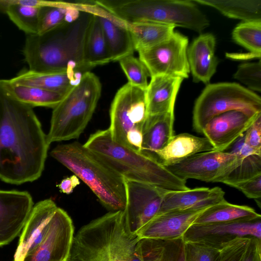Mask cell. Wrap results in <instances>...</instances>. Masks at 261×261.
Masks as SVG:
<instances>
[{"label":"cell","mask_w":261,"mask_h":261,"mask_svg":"<svg viewBox=\"0 0 261 261\" xmlns=\"http://www.w3.org/2000/svg\"><path fill=\"white\" fill-rule=\"evenodd\" d=\"M182 237L172 239H140L137 250L142 261H185Z\"/></svg>","instance_id":"obj_26"},{"label":"cell","mask_w":261,"mask_h":261,"mask_svg":"<svg viewBox=\"0 0 261 261\" xmlns=\"http://www.w3.org/2000/svg\"><path fill=\"white\" fill-rule=\"evenodd\" d=\"M126 205L124 215L129 231L135 233L158 213L166 190L125 179Z\"/></svg>","instance_id":"obj_14"},{"label":"cell","mask_w":261,"mask_h":261,"mask_svg":"<svg viewBox=\"0 0 261 261\" xmlns=\"http://www.w3.org/2000/svg\"><path fill=\"white\" fill-rule=\"evenodd\" d=\"M188 38L174 32L165 41L138 51L150 76L166 75L187 79L190 72L187 58Z\"/></svg>","instance_id":"obj_10"},{"label":"cell","mask_w":261,"mask_h":261,"mask_svg":"<svg viewBox=\"0 0 261 261\" xmlns=\"http://www.w3.org/2000/svg\"><path fill=\"white\" fill-rule=\"evenodd\" d=\"M145 90L127 82L116 93L110 110L109 129L112 139L138 152L149 115Z\"/></svg>","instance_id":"obj_8"},{"label":"cell","mask_w":261,"mask_h":261,"mask_svg":"<svg viewBox=\"0 0 261 261\" xmlns=\"http://www.w3.org/2000/svg\"><path fill=\"white\" fill-rule=\"evenodd\" d=\"M184 241L185 261H220L221 250L198 242Z\"/></svg>","instance_id":"obj_38"},{"label":"cell","mask_w":261,"mask_h":261,"mask_svg":"<svg viewBox=\"0 0 261 261\" xmlns=\"http://www.w3.org/2000/svg\"><path fill=\"white\" fill-rule=\"evenodd\" d=\"M213 7L224 16L243 22L261 21V0H193Z\"/></svg>","instance_id":"obj_30"},{"label":"cell","mask_w":261,"mask_h":261,"mask_svg":"<svg viewBox=\"0 0 261 261\" xmlns=\"http://www.w3.org/2000/svg\"><path fill=\"white\" fill-rule=\"evenodd\" d=\"M79 178L75 175L63 179L58 185L60 191L66 194H71L74 189L80 184Z\"/></svg>","instance_id":"obj_44"},{"label":"cell","mask_w":261,"mask_h":261,"mask_svg":"<svg viewBox=\"0 0 261 261\" xmlns=\"http://www.w3.org/2000/svg\"><path fill=\"white\" fill-rule=\"evenodd\" d=\"M40 8L17 4L14 0H0V12L6 14L27 35L38 33Z\"/></svg>","instance_id":"obj_33"},{"label":"cell","mask_w":261,"mask_h":261,"mask_svg":"<svg viewBox=\"0 0 261 261\" xmlns=\"http://www.w3.org/2000/svg\"><path fill=\"white\" fill-rule=\"evenodd\" d=\"M118 61L128 79V82L146 90L148 85L147 79L150 75L146 67L139 58L130 55Z\"/></svg>","instance_id":"obj_36"},{"label":"cell","mask_w":261,"mask_h":261,"mask_svg":"<svg viewBox=\"0 0 261 261\" xmlns=\"http://www.w3.org/2000/svg\"><path fill=\"white\" fill-rule=\"evenodd\" d=\"M57 208L51 199L40 201L33 206L22 230L14 261H22L25 254L42 241Z\"/></svg>","instance_id":"obj_18"},{"label":"cell","mask_w":261,"mask_h":261,"mask_svg":"<svg viewBox=\"0 0 261 261\" xmlns=\"http://www.w3.org/2000/svg\"><path fill=\"white\" fill-rule=\"evenodd\" d=\"M220 187H200L185 190H166L158 214L172 211L206 208L225 200Z\"/></svg>","instance_id":"obj_19"},{"label":"cell","mask_w":261,"mask_h":261,"mask_svg":"<svg viewBox=\"0 0 261 261\" xmlns=\"http://www.w3.org/2000/svg\"><path fill=\"white\" fill-rule=\"evenodd\" d=\"M260 113L254 115L239 110L223 113L210 120L201 134L208 140L215 150L224 151L244 134Z\"/></svg>","instance_id":"obj_16"},{"label":"cell","mask_w":261,"mask_h":261,"mask_svg":"<svg viewBox=\"0 0 261 261\" xmlns=\"http://www.w3.org/2000/svg\"><path fill=\"white\" fill-rule=\"evenodd\" d=\"M239 110L251 115L261 112V98L236 83L208 84L196 99L193 111V127L202 134L205 124L223 113Z\"/></svg>","instance_id":"obj_9"},{"label":"cell","mask_w":261,"mask_h":261,"mask_svg":"<svg viewBox=\"0 0 261 261\" xmlns=\"http://www.w3.org/2000/svg\"><path fill=\"white\" fill-rule=\"evenodd\" d=\"M242 237L261 239V217L204 224H192L182 236L185 241L200 243L221 250L231 241Z\"/></svg>","instance_id":"obj_11"},{"label":"cell","mask_w":261,"mask_h":261,"mask_svg":"<svg viewBox=\"0 0 261 261\" xmlns=\"http://www.w3.org/2000/svg\"><path fill=\"white\" fill-rule=\"evenodd\" d=\"M250 238H238L227 244L221 250L220 261H241Z\"/></svg>","instance_id":"obj_39"},{"label":"cell","mask_w":261,"mask_h":261,"mask_svg":"<svg viewBox=\"0 0 261 261\" xmlns=\"http://www.w3.org/2000/svg\"><path fill=\"white\" fill-rule=\"evenodd\" d=\"M231 187L237 189L248 198L253 199L260 207L261 174L233 184Z\"/></svg>","instance_id":"obj_40"},{"label":"cell","mask_w":261,"mask_h":261,"mask_svg":"<svg viewBox=\"0 0 261 261\" xmlns=\"http://www.w3.org/2000/svg\"><path fill=\"white\" fill-rule=\"evenodd\" d=\"M224 152L232 153L241 159L254 154L261 155V152L252 149L245 142L244 135Z\"/></svg>","instance_id":"obj_42"},{"label":"cell","mask_w":261,"mask_h":261,"mask_svg":"<svg viewBox=\"0 0 261 261\" xmlns=\"http://www.w3.org/2000/svg\"><path fill=\"white\" fill-rule=\"evenodd\" d=\"M88 10L99 18L111 61H118L133 55L135 50L126 23L99 8L94 1L89 5Z\"/></svg>","instance_id":"obj_20"},{"label":"cell","mask_w":261,"mask_h":261,"mask_svg":"<svg viewBox=\"0 0 261 261\" xmlns=\"http://www.w3.org/2000/svg\"><path fill=\"white\" fill-rule=\"evenodd\" d=\"M93 13L84 45V63L87 70L112 61L99 18Z\"/></svg>","instance_id":"obj_31"},{"label":"cell","mask_w":261,"mask_h":261,"mask_svg":"<svg viewBox=\"0 0 261 261\" xmlns=\"http://www.w3.org/2000/svg\"><path fill=\"white\" fill-rule=\"evenodd\" d=\"M245 142L251 148L261 152V113L244 134Z\"/></svg>","instance_id":"obj_41"},{"label":"cell","mask_w":261,"mask_h":261,"mask_svg":"<svg viewBox=\"0 0 261 261\" xmlns=\"http://www.w3.org/2000/svg\"><path fill=\"white\" fill-rule=\"evenodd\" d=\"M93 16L84 9L75 20L42 34L27 35L22 54L29 70L39 72H85L84 51Z\"/></svg>","instance_id":"obj_2"},{"label":"cell","mask_w":261,"mask_h":261,"mask_svg":"<svg viewBox=\"0 0 261 261\" xmlns=\"http://www.w3.org/2000/svg\"><path fill=\"white\" fill-rule=\"evenodd\" d=\"M214 149L205 137H199L188 133H181L174 135L166 146L155 151L152 158L166 167L196 153Z\"/></svg>","instance_id":"obj_22"},{"label":"cell","mask_w":261,"mask_h":261,"mask_svg":"<svg viewBox=\"0 0 261 261\" xmlns=\"http://www.w3.org/2000/svg\"><path fill=\"white\" fill-rule=\"evenodd\" d=\"M174 112L148 115L143 129L140 153L152 158L155 151L166 146L174 136Z\"/></svg>","instance_id":"obj_25"},{"label":"cell","mask_w":261,"mask_h":261,"mask_svg":"<svg viewBox=\"0 0 261 261\" xmlns=\"http://www.w3.org/2000/svg\"><path fill=\"white\" fill-rule=\"evenodd\" d=\"M235 79L249 88V90L261 91V63H245L240 65L233 75Z\"/></svg>","instance_id":"obj_37"},{"label":"cell","mask_w":261,"mask_h":261,"mask_svg":"<svg viewBox=\"0 0 261 261\" xmlns=\"http://www.w3.org/2000/svg\"><path fill=\"white\" fill-rule=\"evenodd\" d=\"M183 80L166 75L151 77L145 90L149 115L174 112L176 96Z\"/></svg>","instance_id":"obj_23"},{"label":"cell","mask_w":261,"mask_h":261,"mask_svg":"<svg viewBox=\"0 0 261 261\" xmlns=\"http://www.w3.org/2000/svg\"><path fill=\"white\" fill-rule=\"evenodd\" d=\"M138 51L152 47L167 39L173 33L174 27L154 22L126 23Z\"/></svg>","instance_id":"obj_32"},{"label":"cell","mask_w":261,"mask_h":261,"mask_svg":"<svg viewBox=\"0 0 261 261\" xmlns=\"http://www.w3.org/2000/svg\"><path fill=\"white\" fill-rule=\"evenodd\" d=\"M84 145L101 158L124 179L168 191L189 189L186 180L174 175L156 160L115 142L109 128L91 134Z\"/></svg>","instance_id":"obj_5"},{"label":"cell","mask_w":261,"mask_h":261,"mask_svg":"<svg viewBox=\"0 0 261 261\" xmlns=\"http://www.w3.org/2000/svg\"><path fill=\"white\" fill-rule=\"evenodd\" d=\"M233 40L250 53L261 54V21L242 22L232 33Z\"/></svg>","instance_id":"obj_34"},{"label":"cell","mask_w":261,"mask_h":261,"mask_svg":"<svg viewBox=\"0 0 261 261\" xmlns=\"http://www.w3.org/2000/svg\"><path fill=\"white\" fill-rule=\"evenodd\" d=\"M241 261H261V239L250 238Z\"/></svg>","instance_id":"obj_43"},{"label":"cell","mask_w":261,"mask_h":261,"mask_svg":"<svg viewBox=\"0 0 261 261\" xmlns=\"http://www.w3.org/2000/svg\"><path fill=\"white\" fill-rule=\"evenodd\" d=\"M50 155L85 183L107 210L124 211L125 179L96 153L73 142L57 146Z\"/></svg>","instance_id":"obj_4"},{"label":"cell","mask_w":261,"mask_h":261,"mask_svg":"<svg viewBox=\"0 0 261 261\" xmlns=\"http://www.w3.org/2000/svg\"><path fill=\"white\" fill-rule=\"evenodd\" d=\"M95 4L126 23L154 22L201 33L210 25L193 1L101 0Z\"/></svg>","instance_id":"obj_6"},{"label":"cell","mask_w":261,"mask_h":261,"mask_svg":"<svg viewBox=\"0 0 261 261\" xmlns=\"http://www.w3.org/2000/svg\"><path fill=\"white\" fill-rule=\"evenodd\" d=\"M261 174V155H252L241 159L219 182L229 186Z\"/></svg>","instance_id":"obj_35"},{"label":"cell","mask_w":261,"mask_h":261,"mask_svg":"<svg viewBox=\"0 0 261 261\" xmlns=\"http://www.w3.org/2000/svg\"><path fill=\"white\" fill-rule=\"evenodd\" d=\"M84 9L81 3L50 2L49 4L40 8L37 34H43L66 22L75 20Z\"/></svg>","instance_id":"obj_29"},{"label":"cell","mask_w":261,"mask_h":261,"mask_svg":"<svg viewBox=\"0 0 261 261\" xmlns=\"http://www.w3.org/2000/svg\"><path fill=\"white\" fill-rule=\"evenodd\" d=\"M216 38L212 33L201 34L187 49V58L193 81L210 82L219 60L215 55Z\"/></svg>","instance_id":"obj_21"},{"label":"cell","mask_w":261,"mask_h":261,"mask_svg":"<svg viewBox=\"0 0 261 261\" xmlns=\"http://www.w3.org/2000/svg\"><path fill=\"white\" fill-rule=\"evenodd\" d=\"M232 153L216 150L196 153L176 164L165 167L178 177L219 182L234 165Z\"/></svg>","instance_id":"obj_12"},{"label":"cell","mask_w":261,"mask_h":261,"mask_svg":"<svg viewBox=\"0 0 261 261\" xmlns=\"http://www.w3.org/2000/svg\"><path fill=\"white\" fill-rule=\"evenodd\" d=\"M172 211L155 216L136 233L142 239H172L182 237L204 210Z\"/></svg>","instance_id":"obj_17"},{"label":"cell","mask_w":261,"mask_h":261,"mask_svg":"<svg viewBox=\"0 0 261 261\" xmlns=\"http://www.w3.org/2000/svg\"><path fill=\"white\" fill-rule=\"evenodd\" d=\"M49 145L33 108L0 88V179L15 185L37 179Z\"/></svg>","instance_id":"obj_1"},{"label":"cell","mask_w":261,"mask_h":261,"mask_svg":"<svg viewBox=\"0 0 261 261\" xmlns=\"http://www.w3.org/2000/svg\"><path fill=\"white\" fill-rule=\"evenodd\" d=\"M101 92L98 77L88 71L83 73L79 83L53 108L48 143L78 138L92 117Z\"/></svg>","instance_id":"obj_7"},{"label":"cell","mask_w":261,"mask_h":261,"mask_svg":"<svg viewBox=\"0 0 261 261\" xmlns=\"http://www.w3.org/2000/svg\"><path fill=\"white\" fill-rule=\"evenodd\" d=\"M33 206L28 192L0 190V246L19 235Z\"/></svg>","instance_id":"obj_15"},{"label":"cell","mask_w":261,"mask_h":261,"mask_svg":"<svg viewBox=\"0 0 261 261\" xmlns=\"http://www.w3.org/2000/svg\"><path fill=\"white\" fill-rule=\"evenodd\" d=\"M82 72H39L25 70L9 80L12 84L36 87L65 95L81 81Z\"/></svg>","instance_id":"obj_24"},{"label":"cell","mask_w":261,"mask_h":261,"mask_svg":"<svg viewBox=\"0 0 261 261\" xmlns=\"http://www.w3.org/2000/svg\"><path fill=\"white\" fill-rule=\"evenodd\" d=\"M139 239L124 212H110L81 227L73 236L67 261H142Z\"/></svg>","instance_id":"obj_3"},{"label":"cell","mask_w":261,"mask_h":261,"mask_svg":"<svg viewBox=\"0 0 261 261\" xmlns=\"http://www.w3.org/2000/svg\"><path fill=\"white\" fill-rule=\"evenodd\" d=\"M261 217L253 208L230 203L226 200L204 210L193 224L249 220Z\"/></svg>","instance_id":"obj_28"},{"label":"cell","mask_w":261,"mask_h":261,"mask_svg":"<svg viewBox=\"0 0 261 261\" xmlns=\"http://www.w3.org/2000/svg\"><path fill=\"white\" fill-rule=\"evenodd\" d=\"M0 88L14 99L31 106L54 108L65 95L42 89L12 84L0 79Z\"/></svg>","instance_id":"obj_27"},{"label":"cell","mask_w":261,"mask_h":261,"mask_svg":"<svg viewBox=\"0 0 261 261\" xmlns=\"http://www.w3.org/2000/svg\"><path fill=\"white\" fill-rule=\"evenodd\" d=\"M74 225L67 213L58 207L42 241L28 252L22 261H67L74 236Z\"/></svg>","instance_id":"obj_13"}]
</instances>
